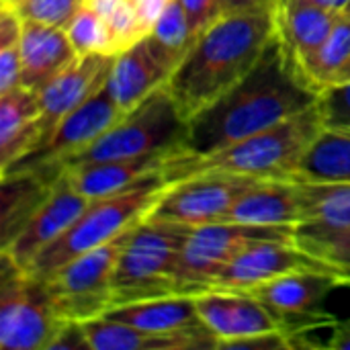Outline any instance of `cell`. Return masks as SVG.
<instances>
[{"label": "cell", "instance_id": "obj_1", "mask_svg": "<svg viewBox=\"0 0 350 350\" xmlns=\"http://www.w3.org/2000/svg\"><path fill=\"white\" fill-rule=\"evenodd\" d=\"M318 98L320 92L308 84L275 35L258 64L189 121L183 150L191 154L221 150L312 109Z\"/></svg>", "mask_w": 350, "mask_h": 350}, {"label": "cell", "instance_id": "obj_2", "mask_svg": "<svg viewBox=\"0 0 350 350\" xmlns=\"http://www.w3.org/2000/svg\"><path fill=\"white\" fill-rule=\"evenodd\" d=\"M277 35L275 10L228 12L199 35L166 82L187 121L234 88Z\"/></svg>", "mask_w": 350, "mask_h": 350}, {"label": "cell", "instance_id": "obj_3", "mask_svg": "<svg viewBox=\"0 0 350 350\" xmlns=\"http://www.w3.org/2000/svg\"><path fill=\"white\" fill-rule=\"evenodd\" d=\"M322 129L324 121L316 103L312 109L221 150L191 154L180 148L170 152L160 172L168 185L207 172L240 174L262 180H291L304 154Z\"/></svg>", "mask_w": 350, "mask_h": 350}, {"label": "cell", "instance_id": "obj_4", "mask_svg": "<svg viewBox=\"0 0 350 350\" xmlns=\"http://www.w3.org/2000/svg\"><path fill=\"white\" fill-rule=\"evenodd\" d=\"M168 183L154 172L139 185L121 193L94 199L88 209L47 248H43L25 273L45 277L72 258L94 250L144 221L164 197Z\"/></svg>", "mask_w": 350, "mask_h": 350}, {"label": "cell", "instance_id": "obj_5", "mask_svg": "<svg viewBox=\"0 0 350 350\" xmlns=\"http://www.w3.org/2000/svg\"><path fill=\"white\" fill-rule=\"evenodd\" d=\"M191 226L146 217L123 246L113 275V308L176 295V269Z\"/></svg>", "mask_w": 350, "mask_h": 350}, {"label": "cell", "instance_id": "obj_6", "mask_svg": "<svg viewBox=\"0 0 350 350\" xmlns=\"http://www.w3.org/2000/svg\"><path fill=\"white\" fill-rule=\"evenodd\" d=\"M189 121L178 111L168 88L162 86L144 98L135 109L127 111L96 142L74 156L64 172L74 166L135 158L144 154H170L185 148Z\"/></svg>", "mask_w": 350, "mask_h": 350}, {"label": "cell", "instance_id": "obj_7", "mask_svg": "<svg viewBox=\"0 0 350 350\" xmlns=\"http://www.w3.org/2000/svg\"><path fill=\"white\" fill-rule=\"evenodd\" d=\"M135 228V226H133ZM131 230L39 277L66 322H88L113 308V275Z\"/></svg>", "mask_w": 350, "mask_h": 350}, {"label": "cell", "instance_id": "obj_8", "mask_svg": "<svg viewBox=\"0 0 350 350\" xmlns=\"http://www.w3.org/2000/svg\"><path fill=\"white\" fill-rule=\"evenodd\" d=\"M260 242H295V228L226 221L193 228L176 269V295L207 291L228 262Z\"/></svg>", "mask_w": 350, "mask_h": 350}, {"label": "cell", "instance_id": "obj_9", "mask_svg": "<svg viewBox=\"0 0 350 350\" xmlns=\"http://www.w3.org/2000/svg\"><path fill=\"white\" fill-rule=\"evenodd\" d=\"M66 320L57 314L43 281L2 256L0 347L4 350H49Z\"/></svg>", "mask_w": 350, "mask_h": 350}, {"label": "cell", "instance_id": "obj_10", "mask_svg": "<svg viewBox=\"0 0 350 350\" xmlns=\"http://www.w3.org/2000/svg\"><path fill=\"white\" fill-rule=\"evenodd\" d=\"M123 115L125 111L113 100L109 90L103 86L96 94H92L84 105L72 111L57 125V129L51 133L45 146L0 170L2 178L10 174L31 172L43 178L45 183L53 185L57 178H62L66 164L92 142H96Z\"/></svg>", "mask_w": 350, "mask_h": 350}, {"label": "cell", "instance_id": "obj_11", "mask_svg": "<svg viewBox=\"0 0 350 350\" xmlns=\"http://www.w3.org/2000/svg\"><path fill=\"white\" fill-rule=\"evenodd\" d=\"M115 57L117 55H100V53L78 55L68 68H64L53 80H49L39 90V98H41L39 117L29 127L23 146L18 150V156L12 162L45 146L51 133L57 129V125L107 84Z\"/></svg>", "mask_w": 350, "mask_h": 350}, {"label": "cell", "instance_id": "obj_12", "mask_svg": "<svg viewBox=\"0 0 350 350\" xmlns=\"http://www.w3.org/2000/svg\"><path fill=\"white\" fill-rule=\"evenodd\" d=\"M340 285L349 283L334 273L304 271L277 277L246 291L275 314L287 334L304 336L308 330L336 322L324 308V301Z\"/></svg>", "mask_w": 350, "mask_h": 350}, {"label": "cell", "instance_id": "obj_13", "mask_svg": "<svg viewBox=\"0 0 350 350\" xmlns=\"http://www.w3.org/2000/svg\"><path fill=\"white\" fill-rule=\"evenodd\" d=\"M262 183V178L207 172L168 185L150 217L174 221L191 228L221 224L238 199Z\"/></svg>", "mask_w": 350, "mask_h": 350}, {"label": "cell", "instance_id": "obj_14", "mask_svg": "<svg viewBox=\"0 0 350 350\" xmlns=\"http://www.w3.org/2000/svg\"><path fill=\"white\" fill-rule=\"evenodd\" d=\"M193 299L203 324L217 338V349H230L240 340L262 334L285 332L275 314L248 291L207 289L193 295Z\"/></svg>", "mask_w": 350, "mask_h": 350}, {"label": "cell", "instance_id": "obj_15", "mask_svg": "<svg viewBox=\"0 0 350 350\" xmlns=\"http://www.w3.org/2000/svg\"><path fill=\"white\" fill-rule=\"evenodd\" d=\"M90 203L92 199L78 193L62 174L47 199L23 226V230L2 246V256L21 271H27L35 256L51 242H55L88 209Z\"/></svg>", "mask_w": 350, "mask_h": 350}, {"label": "cell", "instance_id": "obj_16", "mask_svg": "<svg viewBox=\"0 0 350 350\" xmlns=\"http://www.w3.org/2000/svg\"><path fill=\"white\" fill-rule=\"evenodd\" d=\"M318 271L338 275L326 260L310 254L295 242H260L246 248L213 279L209 289L246 291L283 275ZM340 277V275H338Z\"/></svg>", "mask_w": 350, "mask_h": 350}, {"label": "cell", "instance_id": "obj_17", "mask_svg": "<svg viewBox=\"0 0 350 350\" xmlns=\"http://www.w3.org/2000/svg\"><path fill=\"white\" fill-rule=\"evenodd\" d=\"M105 318L158 334L191 336L205 342L207 349H217V338L203 324L193 295H168L150 301L115 306L105 314Z\"/></svg>", "mask_w": 350, "mask_h": 350}, {"label": "cell", "instance_id": "obj_18", "mask_svg": "<svg viewBox=\"0 0 350 350\" xmlns=\"http://www.w3.org/2000/svg\"><path fill=\"white\" fill-rule=\"evenodd\" d=\"M170 70L156 57L148 39L133 43L121 51L111 68L105 88L113 100L127 113L135 109L154 90L166 86Z\"/></svg>", "mask_w": 350, "mask_h": 350}, {"label": "cell", "instance_id": "obj_19", "mask_svg": "<svg viewBox=\"0 0 350 350\" xmlns=\"http://www.w3.org/2000/svg\"><path fill=\"white\" fill-rule=\"evenodd\" d=\"M301 219L304 203L297 180H262L246 191L224 217L226 224L293 228H297Z\"/></svg>", "mask_w": 350, "mask_h": 350}, {"label": "cell", "instance_id": "obj_20", "mask_svg": "<svg viewBox=\"0 0 350 350\" xmlns=\"http://www.w3.org/2000/svg\"><path fill=\"white\" fill-rule=\"evenodd\" d=\"M336 21V12L314 4L312 0H279L275 6L277 37L297 70L326 41Z\"/></svg>", "mask_w": 350, "mask_h": 350}, {"label": "cell", "instance_id": "obj_21", "mask_svg": "<svg viewBox=\"0 0 350 350\" xmlns=\"http://www.w3.org/2000/svg\"><path fill=\"white\" fill-rule=\"evenodd\" d=\"M168 154H144L135 158L105 160L68 168L64 176L68 183L88 199H103L125 189H131L162 170Z\"/></svg>", "mask_w": 350, "mask_h": 350}, {"label": "cell", "instance_id": "obj_22", "mask_svg": "<svg viewBox=\"0 0 350 350\" xmlns=\"http://www.w3.org/2000/svg\"><path fill=\"white\" fill-rule=\"evenodd\" d=\"M18 47L23 59V86L37 92L78 57L66 29L31 21H25Z\"/></svg>", "mask_w": 350, "mask_h": 350}, {"label": "cell", "instance_id": "obj_23", "mask_svg": "<svg viewBox=\"0 0 350 350\" xmlns=\"http://www.w3.org/2000/svg\"><path fill=\"white\" fill-rule=\"evenodd\" d=\"M299 183L304 219L295 240L350 232V183Z\"/></svg>", "mask_w": 350, "mask_h": 350}, {"label": "cell", "instance_id": "obj_24", "mask_svg": "<svg viewBox=\"0 0 350 350\" xmlns=\"http://www.w3.org/2000/svg\"><path fill=\"white\" fill-rule=\"evenodd\" d=\"M82 330L90 350H199L207 349L205 342L180 336L158 334L137 326H129L105 316L82 322Z\"/></svg>", "mask_w": 350, "mask_h": 350}, {"label": "cell", "instance_id": "obj_25", "mask_svg": "<svg viewBox=\"0 0 350 350\" xmlns=\"http://www.w3.org/2000/svg\"><path fill=\"white\" fill-rule=\"evenodd\" d=\"M291 180L350 183V129L324 127L304 154Z\"/></svg>", "mask_w": 350, "mask_h": 350}, {"label": "cell", "instance_id": "obj_26", "mask_svg": "<svg viewBox=\"0 0 350 350\" xmlns=\"http://www.w3.org/2000/svg\"><path fill=\"white\" fill-rule=\"evenodd\" d=\"M55 185V183H53ZM53 185L45 183L37 174L23 172L2 178V213H0V236L2 246L8 244L39 205L47 199Z\"/></svg>", "mask_w": 350, "mask_h": 350}, {"label": "cell", "instance_id": "obj_27", "mask_svg": "<svg viewBox=\"0 0 350 350\" xmlns=\"http://www.w3.org/2000/svg\"><path fill=\"white\" fill-rule=\"evenodd\" d=\"M39 111L41 98L33 88L18 86L0 94V170L18 156L23 139L39 117Z\"/></svg>", "mask_w": 350, "mask_h": 350}, {"label": "cell", "instance_id": "obj_28", "mask_svg": "<svg viewBox=\"0 0 350 350\" xmlns=\"http://www.w3.org/2000/svg\"><path fill=\"white\" fill-rule=\"evenodd\" d=\"M350 57V12H340L326 41L299 66L301 76L320 94L334 86Z\"/></svg>", "mask_w": 350, "mask_h": 350}, {"label": "cell", "instance_id": "obj_29", "mask_svg": "<svg viewBox=\"0 0 350 350\" xmlns=\"http://www.w3.org/2000/svg\"><path fill=\"white\" fill-rule=\"evenodd\" d=\"M148 43L156 57L172 72L178 68V64L185 59V55L195 45V35L191 33L185 8L180 0H170L168 6L158 16L156 25L148 33Z\"/></svg>", "mask_w": 350, "mask_h": 350}, {"label": "cell", "instance_id": "obj_30", "mask_svg": "<svg viewBox=\"0 0 350 350\" xmlns=\"http://www.w3.org/2000/svg\"><path fill=\"white\" fill-rule=\"evenodd\" d=\"M68 39L78 55H117V47L107 18L84 2L66 27Z\"/></svg>", "mask_w": 350, "mask_h": 350}, {"label": "cell", "instance_id": "obj_31", "mask_svg": "<svg viewBox=\"0 0 350 350\" xmlns=\"http://www.w3.org/2000/svg\"><path fill=\"white\" fill-rule=\"evenodd\" d=\"M86 0H16L12 2L23 21L66 29Z\"/></svg>", "mask_w": 350, "mask_h": 350}, {"label": "cell", "instance_id": "obj_32", "mask_svg": "<svg viewBox=\"0 0 350 350\" xmlns=\"http://www.w3.org/2000/svg\"><path fill=\"white\" fill-rule=\"evenodd\" d=\"M295 244L310 254L326 260L350 285V232L322 238H299L295 240Z\"/></svg>", "mask_w": 350, "mask_h": 350}, {"label": "cell", "instance_id": "obj_33", "mask_svg": "<svg viewBox=\"0 0 350 350\" xmlns=\"http://www.w3.org/2000/svg\"><path fill=\"white\" fill-rule=\"evenodd\" d=\"M324 127L350 129V80L326 88L318 98Z\"/></svg>", "mask_w": 350, "mask_h": 350}, {"label": "cell", "instance_id": "obj_34", "mask_svg": "<svg viewBox=\"0 0 350 350\" xmlns=\"http://www.w3.org/2000/svg\"><path fill=\"white\" fill-rule=\"evenodd\" d=\"M180 2L195 39H199L201 33H205L215 21L228 14L224 0H180Z\"/></svg>", "mask_w": 350, "mask_h": 350}, {"label": "cell", "instance_id": "obj_35", "mask_svg": "<svg viewBox=\"0 0 350 350\" xmlns=\"http://www.w3.org/2000/svg\"><path fill=\"white\" fill-rule=\"evenodd\" d=\"M18 86H23V59L16 43L0 49V94H6Z\"/></svg>", "mask_w": 350, "mask_h": 350}, {"label": "cell", "instance_id": "obj_36", "mask_svg": "<svg viewBox=\"0 0 350 350\" xmlns=\"http://www.w3.org/2000/svg\"><path fill=\"white\" fill-rule=\"evenodd\" d=\"M25 21L12 2L0 0V49L21 43Z\"/></svg>", "mask_w": 350, "mask_h": 350}, {"label": "cell", "instance_id": "obj_37", "mask_svg": "<svg viewBox=\"0 0 350 350\" xmlns=\"http://www.w3.org/2000/svg\"><path fill=\"white\" fill-rule=\"evenodd\" d=\"M168 2H170V0H133L135 10H137V14H139V21H142V25H144V29H146L148 33L152 31V27L156 25L158 16H160L162 10L168 6Z\"/></svg>", "mask_w": 350, "mask_h": 350}, {"label": "cell", "instance_id": "obj_38", "mask_svg": "<svg viewBox=\"0 0 350 350\" xmlns=\"http://www.w3.org/2000/svg\"><path fill=\"white\" fill-rule=\"evenodd\" d=\"M279 0H224L226 12H252V10H275Z\"/></svg>", "mask_w": 350, "mask_h": 350}, {"label": "cell", "instance_id": "obj_39", "mask_svg": "<svg viewBox=\"0 0 350 350\" xmlns=\"http://www.w3.org/2000/svg\"><path fill=\"white\" fill-rule=\"evenodd\" d=\"M328 347L336 350L350 349V320L349 322H342V324L338 326V330L334 332V338L330 340Z\"/></svg>", "mask_w": 350, "mask_h": 350}, {"label": "cell", "instance_id": "obj_40", "mask_svg": "<svg viewBox=\"0 0 350 350\" xmlns=\"http://www.w3.org/2000/svg\"><path fill=\"white\" fill-rule=\"evenodd\" d=\"M312 2L322 6V8H326V10H332L336 14L347 12L350 8V0H312Z\"/></svg>", "mask_w": 350, "mask_h": 350}, {"label": "cell", "instance_id": "obj_41", "mask_svg": "<svg viewBox=\"0 0 350 350\" xmlns=\"http://www.w3.org/2000/svg\"><path fill=\"white\" fill-rule=\"evenodd\" d=\"M349 80H350V57H349V62L345 64V68H342V72H340V76H338L336 84H340V82H349Z\"/></svg>", "mask_w": 350, "mask_h": 350}, {"label": "cell", "instance_id": "obj_42", "mask_svg": "<svg viewBox=\"0 0 350 350\" xmlns=\"http://www.w3.org/2000/svg\"><path fill=\"white\" fill-rule=\"evenodd\" d=\"M6 2H16V0H6Z\"/></svg>", "mask_w": 350, "mask_h": 350}, {"label": "cell", "instance_id": "obj_43", "mask_svg": "<svg viewBox=\"0 0 350 350\" xmlns=\"http://www.w3.org/2000/svg\"><path fill=\"white\" fill-rule=\"evenodd\" d=\"M347 12H350V8H349V10H347Z\"/></svg>", "mask_w": 350, "mask_h": 350}]
</instances>
